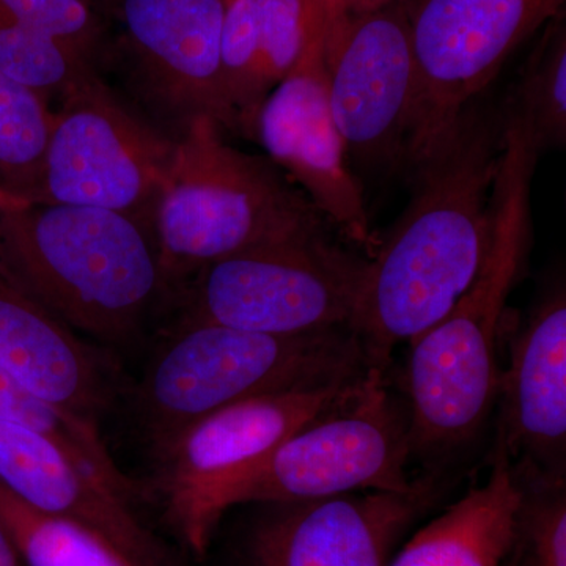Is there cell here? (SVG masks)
I'll return each instance as SVG.
<instances>
[{"label":"cell","mask_w":566,"mask_h":566,"mask_svg":"<svg viewBox=\"0 0 566 566\" xmlns=\"http://www.w3.org/2000/svg\"><path fill=\"white\" fill-rule=\"evenodd\" d=\"M177 139L129 109L98 76L52 111L39 192L29 203L77 205L155 223Z\"/></svg>","instance_id":"8"},{"label":"cell","mask_w":566,"mask_h":566,"mask_svg":"<svg viewBox=\"0 0 566 566\" xmlns=\"http://www.w3.org/2000/svg\"><path fill=\"white\" fill-rule=\"evenodd\" d=\"M0 368L59 408L96 420L109 401L99 354L28 293L0 281Z\"/></svg>","instance_id":"17"},{"label":"cell","mask_w":566,"mask_h":566,"mask_svg":"<svg viewBox=\"0 0 566 566\" xmlns=\"http://www.w3.org/2000/svg\"><path fill=\"white\" fill-rule=\"evenodd\" d=\"M564 6L565 0H412L417 102L406 169Z\"/></svg>","instance_id":"11"},{"label":"cell","mask_w":566,"mask_h":566,"mask_svg":"<svg viewBox=\"0 0 566 566\" xmlns=\"http://www.w3.org/2000/svg\"><path fill=\"white\" fill-rule=\"evenodd\" d=\"M155 227L167 286L234 253L333 230L277 164L230 145L211 117L177 137Z\"/></svg>","instance_id":"4"},{"label":"cell","mask_w":566,"mask_h":566,"mask_svg":"<svg viewBox=\"0 0 566 566\" xmlns=\"http://www.w3.org/2000/svg\"><path fill=\"white\" fill-rule=\"evenodd\" d=\"M0 14L81 52L96 65L103 22L88 0H0Z\"/></svg>","instance_id":"26"},{"label":"cell","mask_w":566,"mask_h":566,"mask_svg":"<svg viewBox=\"0 0 566 566\" xmlns=\"http://www.w3.org/2000/svg\"><path fill=\"white\" fill-rule=\"evenodd\" d=\"M0 420L21 424L46 436L66 455L111 491L134 502L139 497L136 483L115 463L96 420L59 408L31 392L0 368Z\"/></svg>","instance_id":"20"},{"label":"cell","mask_w":566,"mask_h":566,"mask_svg":"<svg viewBox=\"0 0 566 566\" xmlns=\"http://www.w3.org/2000/svg\"><path fill=\"white\" fill-rule=\"evenodd\" d=\"M411 2L344 17L324 14L331 111L349 164L367 172L408 166L417 102Z\"/></svg>","instance_id":"10"},{"label":"cell","mask_w":566,"mask_h":566,"mask_svg":"<svg viewBox=\"0 0 566 566\" xmlns=\"http://www.w3.org/2000/svg\"><path fill=\"white\" fill-rule=\"evenodd\" d=\"M515 471L521 502L504 566H566L565 476L536 474L516 465Z\"/></svg>","instance_id":"25"},{"label":"cell","mask_w":566,"mask_h":566,"mask_svg":"<svg viewBox=\"0 0 566 566\" xmlns=\"http://www.w3.org/2000/svg\"><path fill=\"white\" fill-rule=\"evenodd\" d=\"M0 523L28 566H140L95 528L36 512L2 485Z\"/></svg>","instance_id":"22"},{"label":"cell","mask_w":566,"mask_h":566,"mask_svg":"<svg viewBox=\"0 0 566 566\" xmlns=\"http://www.w3.org/2000/svg\"><path fill=\"white\" fill-rule=\"evenodd\" d=\"M251 137L348 243L374 252L363 186L335 125L324 65V20L292 73L264 99Z\"/></svg>","instance_id":"12"},{"label":"cell","mask_w":566,"mask_h":566,"mask_svg":"<svg viewBox=\"0 0 566 566\" xmlns=\"http://www.w3.org/2000/svg\"><path fill=\"white\" fill-rule=\"evenodd\" d=\"M0 566H28L2 523H0Z\"/></svg>","instance_id":"28"},{"label":"cell","mask_w":566,"mask_h":566,"mask_svg":"<svg viewBox=\"0 0 566 566\" xmlns=\"http://www.w3.org/2000/svg\"><path fill=\"white\" fill-rule=\"evenodd\" d=\"M395 2H400V0H322L324 14L327 18L367 13V11L392 6Z\"/></svg>","instance_id":"27"},{"label":"cell","mask_w":566,"mask_h":566,"mask_svg":"<svg viewBox=\"0 0 566 566\" xmlns=\"http://www.w3.org/2000/svg\"><path fill=\"white\" fill-rule=\"evenodd\" d=\"M436 476L403 493L365 491L270 504L249 543L252 566H387L403 538L438 497Z\"/></svg>","instance_id":"14"},{"label":"cell","mask_w":566,"mask_h":566,"mask_svg":"<svg viewBox=\"0 0 566 566\" xmlns=\"http://www.w3.org/2000/svg\"><path fill=\"white\" fill-rule=\"evenodd\" d=\"M323 20L322 0H226L222 84L237 132L251 137L256 112L300 63Z\"/></svg>","instance_id":"18"},{"label":"cell","mask_w":566,"mask_h":566,"mask_svg":"<svg viewBox=\"0 0 566 566\" xmlns=\"http://www.w3.org/2000/svg\"><path fill=\"white\" fill-rule=\"evenodd\" d=\"M502 120L504 153L485 262L449 314L409 344V450L428 461L446 460L471 444L493 411L499 331L531 249V182L539 153L520 125Z\"/></svg>","instance_id":"2"},{"label":"cell","mask_w":566,"mask_h":566,"mask_svg":"<svg viewBox=\"0 0 566 566\" xmlns=\"http://www.w3.org/2000/svg\"><path fill=\"white\" fill-rule=\"evenodd\" d=\"M520 502L515 465L495 442L486 482L424 524L387 566H504Z\"/></svg>","instance_id":"19"},{"label":"cell","mask_w":566,"mask_h":566,"mask_svg":"<svg viewBox=\"0 0 566 566\" xmlns=\"http://www.w3.org/2000/svg\"><path fill=\"white\" fill-rule=\"evenodd\" d=\"M226 0H122L136 91L175 139L197 117L237 132L222 84Z\"/></svg>","instance_id":"13"},{"label":"cell","mask_w":566,"mask_h":566,"mask_svg":"<svg viewBox=\"0 0 566 566\" xmlns=\"http://www.w3.org/2000/svg\"><path fill=\"white\" fill-rule=\"evenodd\" d=\"M502 114L526 132L539 155L566 142V24L564 13L543 28Z\"/></svg>","instance_id":"21"},{"label":"cell","mask_w":566,"mask_h":566,"mask_svg":"<svg viewBox=\"0 0 566 566\" xmlns=\"http://www.w3.org/2000/svg\"><path fill=\"white\" fill-rule=\"evenodd\" d=\"M368 370L363 344L349 327L270 335L182 323L145 375L140 415L153 446L245 398Z\"/></svg>","instance_id":"5"},{"label":"cell","mask_w":566,"mask_h":566,"mask_svg":"<svg viewBox=\"0 0 566 566\" xmlns=\"http://www.w3.org/2000/svg\"><path fill=\"white\" fill-rule=\"evenodd\" d=\"M368 374L245 398L153 444V493L193 556L207 554L237 488L286 438L353 397Z\"/></svg>","instance_id":"6"},{"label":"cell","mask_w":566,"mask_h":566,"mask_svg":"<svg viewBox=\"0 0 566 566\" xmlns=\"http://www.w3.org/2000/svg\"><path fill=\"white\" fill-rule=\"evenodd\" d=\"M497 438L516 468L565 476L566 294L557 283L528 314L499 374Z\"/></svg>","instance_id":"15"},{"label":"cell","mask_w":566,"mask_h":566,"mask_svg":"<svg viewBox=\"0 0 566 566\" xmlns=\"http://www.w3.org/2000/svg\"><path fill=\"white\" fill-rule=\"evenodd\" d=\"M51 122L50 103L0 73V200L29 203L39 192Z\"/></svg>","instance_id":"23"},{"label":"cell","mask_w":566,"mask_h":566,"mask_svg":"<svg viewBox=\"0 0 566 566\" xmlns=\"http://www.w3.org/2000/svg\"><path fill=\"white\" fill-rule=\"evenodd\" d=\"M0 245L22 292L103 342L129 340L167 289L155 223L123 212L0 200Z\"/></svg>","instance_id":"3"},{"label":"cell","mask_w":566,"mask_h":566,"mask_svg":"<svg viewBox=\"0 0 566 566\" xmlns=\"http://www.w3.org/2000/svg\"><path fill=\"white\" fill-rule=\"evenodd\" d=\"M385 378V371L370 370L353 397L286 438L237 488L232 506L408 491L415 483L406 474L408 409Z\"/></svg>","instance_id":"9"},{"label":"cell","mask_w":566,"mask_h":566,"mask_svg":"<svg viewBox=\"0 0 566 566\" xmlns=\"http://www.w3.org/2000/svg\"><path fill=\"white\" fill-rule=\"evenodd\" d=\"M502 153L501 107L479 96L408 167L411 202L365 256L348 324L371 370L386 374L394 349L441 322L474 282L493 240Z\"/></svg>","instance_id":"1"},{"label":"cell","mask_w":566,"mask_h":566,"mask_svg":"<svg viewBox=\"0 0 566 566\" xmlns=\"http://www.w3.org/2000/svg\"><path fill=\"white\" fill-rule=\"evenodd\" d=\"M0 485L36 512L95 528L140 566H167L133 502L93 479L46 436L0 420Z\"/></svg>","instance_id":"16"},{"label":"cell","mask_w":566,"mask_h":566,"mask_svg":"<svg viewBox=\"0 0 566 566\" xmlns=\"http://www.w3.org/2000/svg\"><path fill=\"white\" fill-rule=\"evenodd\" d=\"M0 73L50 103L96 74V69L73 48L0 14Z\"/></svg>","instance_id":"24"},{"label":"cell","mask_w":566,"mask_h":566,"mask_svg":"<svg viewBox=\"0 0 566 566\" xmlns=\"http://www.w3.org/2000/svg\"><path fill=\"white\" fill-rule=\"evenodd\" d=\"M364 268L331 233L234 253L185 282V323L270 335L348 327Z\"/></svg>","instance_id":"7"},{"label":"cell","mask_w":566,"mask_h":566,"mask_svg":"<svg viewBox=\"0 0 566 566\" xmlns=\"http://www.w3.org/2000/svg\"><path fill=\"white\" fill-rule=\"evenodd\" d=\"M0 281L10 283V285L20 289L18 282L14 281L13 274L10 273L9 266H7L6 259H3L2 245H0Z\"/></svg>","instance_id":"29"}]
</instances>
